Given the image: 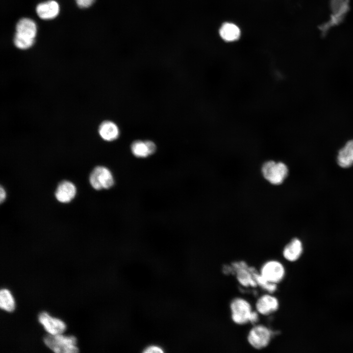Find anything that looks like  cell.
Masks as SVG:
<instances>
[{"label": "cell", "mask_w": 353, "mask_h": 353, "mask_svg": "<svg viewBox=\"0 0 353 353\" xmlns=\"http://www.w3.org/2000/svg\"><path fill=\"white\" fill-rule=\"evenodd\" d=\"M260 172L263 179L268 184L278 186L282 185L288 177L289 169L283 162L270 159L261 164Z\"/></svg>", "instance_id": "obj_1"}, {"label": "cell", "mask_w": 353, "mask_h": 353, "mask_svg": "<svg viewBox=\"0 0 353 353\" xmlns=\"http://www.w3.org/2000/svg\"><path fill=\"white\" fill-rule=\"evenodd\" d=\"M44 342L50 350L57 353H76V339L73 336H64L61 334H48L44 338Z\"/></svg>", "instance_id": "obj_2"}, {"label": "cell", "mask_w": 353, "mask_h": 353, "mask_svg": "<svg viewBox=\"0 0 353 353\" xmlns=\"http://www.w3.org/2000/svg\"><path fill=\"white\" fill-rule=\"evenodd\" d=\"M231 319L237 325H243L250 322L252 312L250 303L242 298L233 299L230 304Z\"/></svg>", "instance_id": "obj_3"}, {"label": "cell", "mask_w": 353, "mask_h": 353, "mask_svg": "<svg viewBox=\"0 0 353 353\" xmlns=\"http://www.w3.org/2000/svg\"><path fill=\"white\" fill-rule=\"evenodd\" d=\"M272 332L263 325L254 326L249 331L247 339L254 349L261 350L266 348L270 342Z\"/></svg>", "instance_id": "obj_4"}, {"label": "cell", "mask_w": 353, "mask_h": 353, "mask_svg": "<svg viewBox=\"0 0 353 353\" xmlns=\"http://www.w3.org/2000/svg\"><path fill=\"white\" fill-rule=\"evenodd\" d=\"M90 182L95 189H109L114 184V180L110 170L103 166H98L91 172Z\"/></svg>", "instance_id": "obj_5"}, {"label": "cell", "mask_w": 353, "mask_h": 353, "mask_svg": "<svg viewBox=\"0 0 353 353\" xmlns=\"http://www.w3.org/2000/svg\"><path fill=\"white\" fill-rule=\"evenodd\" d=\"M260 274L267 281L277 284L283 279L285 269L280 262L270 260L262 266Z\"/></svg>", "instance_id": "obj_6"}, {"label": "cell", "mask_w": 353, "mask_h": 353, "mask_svg": "<svg viewBox=\"0 0 353 353\" xmlns=\"http://www.w3.org/2000/svg\"><path fill=\"white\" fill-rule=\"evenodd\" d=\"M38 320L45 330L50 334H61L66 329V325L62 321L50 316L47 312L40 313Z\"/></svg>", "instance_id": "obj_7"}, {"label": "cell", "mask_w": 353, "mask_h": 353, "mask_svg": "<svg viewBox=\"0 0 353 353\" xmlns=\"http://www.w3.org/2000/svg\"><path fill=\"white\" fill-rule=\"evenodd\" d=\"M255 306L259 313L266 316L272 314L278 309L279 303L275 297L266 294L257 300Z\"/></svg>", "instance_id": "obj_8"}, {"label": "cell", "mask_w": 353, "mask_h": 353, "mask_svg": "<svg viewBox=\"0 0 353 353\" xmlns=\"http://www.w3.org/2000/svg\"><path fill=\"white\" fill-rule=\"evenodd\" d=\"M36 13L42 19L49 20L56 17L59 12L58 3L54 0H49L39 3L36 7Z\"/></svg>", "instance_id": "obj_9"}, {"label": "cell", "mask_w": 353, "mask_h": 353, "mask_svg": "<svg viewBox=\"0 0 353 353\" xmlns=\"http://www.w3.org/2000/svg\"><path fill=\"white\" fill-rule=\"evenodd\" d=\"M76 188L72 182L63 181L58 186L55 192L56 199L62 203L70 202L75 196Z\"/></svg>", "instance_id": "obj_10"}, {"label": "cell", "mask_w": 353, "mask_h": 353, "mask_svg": "<svg viewBox=\"0 0 353 353\" xmlns=\"http://www.w3.org/2000/svg\"><path fill=\"white\" fill-rule=\"evenodd\" d=\"M303 252V245L298 238L292 239L283 250L282 254L285 259L289 261H295Z\"/></svg>", "instance_id": "obj_11"}, {"label": "cell", "mask_w": 353, "mask_h": 353, "mask_svg": "<svg viewBox=\"0 0 353 353\" xmlns=\"http://www.w3.org/2000/svg\"><path fill=\"white\" fill-rule=\"evenodd\" d=\"M337 161L342 168H348L353 165V139L349 140L338 151Z\"/></svg>", "instance_id": "obj_12"}, {"label": "cell", "mask_w": 353, "mask_h": 353, "mask_svg": "<svg viewBox=\"0 0 353 353\" xmlns=\"http://www.w3.org/2000/svg\"><path fill=\"white\" fill-rule=\"evenodd\" d=\"M100 136L106 141H113L117 139L120 134V130L117 125L110 121L103 122L99 127Z\"/></svg>", "instance_id": "obj_13"}, {"label": "cell", "mask_w": 353, "mask_h": 353, "mask_svg": "<svg viewBox=\"0 0 353 353\" xmlns=\"http://www.w3.org/2000/svg\"><path fill=\"white\" fill-rule=\"evenodd\" d=\"M16 33L31 39H34L37 32L35 23L29 18H23L17 23L16 27Z\"/></svg>", "instance_id": "obj_14"}, {"label": "cell", "mask_w": 353, "mask_h": 353, "mask_svg": "<svg viewBox=\"0 0 353 353\" xmlns=\"http://www.w3.org/2000/svg\"><path fill=\"white\" fill-rule=\"evenodd\" d=\"M219 34L223 40L226 42H231L235 41L239 38L241 31L236 25L227 22L221 26Z\"/></svg>", "instance_id": "obj_15"}, {"label": "cell", "mask_w": 353, "mask_h": 353, "mask_svg": "<svg viewBox=\"0 0 353 353\" xmlns=\"http://www.w3.org/2000/svg\"><path fill=\"white\" fill-rule=\"evenodd\" d=\"M256 271L252 267L247 266L236 271V277L239 282L245 287H256L257 284L253 277V273Z\"/></svg>", "instance_id": "obj_16"}, {"label": "cell", "mask_w": 353, "mask_h": 353, "mask_svg": "<svg viewBox=\"0 0 353 353\" xmlns=\"http://www.w3.org/2000/svg\"><path fill=\"white\" fill-rule=\"evenodd\" d=\"M349 0H330V7L334 20L343 16L348 8Z\"/></svg>", "instance_id": "obj_17"}, {"label": "cell", "mask_w": 353, "mask_h": 353, "mask_svg": "<svg viewBox=\"0 0 353 353\" xmlns=\"http://www.w3.org/2000/svg\"><path fill=\"white\" fill-rule=\"evenodd\" d=\"M0 307L8 312H12L15 308L14 301L9 291L2 289L0 291Z\"/></svg>", "instance_id": "obj_18"}, {"label": "cell", "mask_w": 353, "mask_h": 353, "mask_svg": "<svg viewBox=\"0 0 353 353\" xmlns=\"http://www.w3.org/2000/svg\"><path fill=\"white\" fill-rule=\"evenodd\" d=\"M131 151L132 154L139 158H145L150 155L145 141L136 140L131 145Z\"/></svg>", "instance_id": "obj_19"}, {"label": "cell", "mask_w": 353, "mask_h": 353, "mask_svg": "<svg viewBox=\"0 0 353 353\" xmlns=\"http://www.w3.org/2000/svg\"><path fill=\"white\" fill-rule=\"evenodd\" d=\"M253 277L257 285H259L263 289L270 293H273L276 291L277 284L267 281L260 274L258 273L256 270L253 273Z\"/></svg>", "instance_id": "obj_20"}, {"label": "cell", "mask_w": 353, "mask_h": 353, "mask_svg": "<svg viewBox=\"0 0 353 353\" xmlns=\"http://www.w3.org/2000/svg\"><path fill=\"white\" fill-rule=\"evenodd\" d=\"M14 43L17 48L25 50L28 49L33 45L34 39L27 38L16 33Z\"/></svg>", "instance_id": "obj_21"}, {"label": "cell", "mask_w": 353, "mask_h": 353, "mask_svg": "<svg viewBox=\"0 0 353 353\" xmlns=\"http://www.w3.org/2000/svg\"><path fill=\"white\" fill-rule=\"evenodd\" d=\"M163 349L156 345H151L146 347L144 350V353H163Z\"/></svg>", "instance_id": "obj_22"}, {"label": "cell", "mask_w": 353, "mask_h": 353, "mask_svg": "<svg viewBox=\"0 0 353 353\" xmlns=\"http://www.w3.org/2000/svg\"><path fill=\"white\" fill-rule=\"evenodd\" d=\"M95 0H76L77 5L80 8H87L90 6Z\"/></svg>", "instance_id": "obj_23"}, {"label": "cell", "mask_w": 353, "mask_h": 353, "mask_svg": "<svg viewBox=\"0 0 353 353\" xmlns=\"http://www.w3.org/2000/svg\"><path fill=\"white\" fill-rule=\"evenodd\" d=\"M145 142L147 145V147H148V150H149V151L150 152V155L152 154L153 153H154L155 152V151L156 150V145L155 144V143L153 142L150 141V140H147V141H145Z\"/></svg>", "instance_id": "obj_24"}, {"label": "cell", "mask_w": 353, "mask_h": 353, "mask_svg": "<svg viewBox=\"0 0 353 353\" xmlns=\"http://www.w3.org/2000/svg\"><path fill=\"white\" fill-rule=\"evenodd\" d=\"M258 314L257 312L252 311L250 319V322L252 324L257 323L259 320Z\"/></svg>", "instance_id": "obj_25"}, {"label": "cell", "mask_w": 353, "mask_h": 353, "mask_svg": "<svg viewBox=\"0 0 353 353\" xmlns=\"http://www.w3.org/2000/svg\"><path fill=\"white\" fill-rule=\"evenodd\" d=\"M6 193L4 189L1 186L0 188V201L2 203L5 199Z\"/></svg>", "instance_id": "obj_26"}]
</instances>
